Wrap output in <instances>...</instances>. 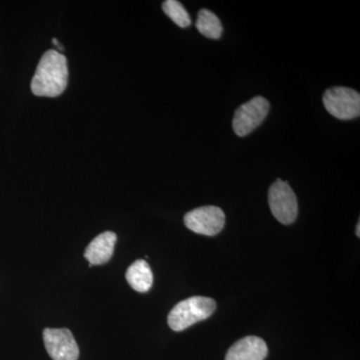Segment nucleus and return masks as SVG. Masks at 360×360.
Returning a JSON list of instances; mask_svg holds the SVG:
<instances>
[{
	"instance_id": "1",
	"label": "nucleus",
	"mask_w": 360,
	"mask_h": 360,
	"mask_svg": "<svg viewBox=\"0 0 360 360\" xmlns=\"http://www.w3.org/2000/svg\"><path fill=\"white\" fill-rule=\"evenodd\" d=\"M68 82V59L60 52L49 51L40 59L32 82L37 96L56 97L63 94Z\"/></svg>"
},
{
	"instance_id": "2",
	"label": "nucleus",
	"mask_w": 360,
	"mask_h": 360,
	"mask_svg": "<svg viewBox=\"0 0 360 360\" xmlns=\"http://www.w3.org/2000/svg\"><path fill=\"white\" fill-rule=\"evenodd\" d=\"M217 309L212 298L193 296L177 303L168 314V326L174 331H182L191 328L196 322L212 316Z\"/></svg>"
},
{
	"instance_id": "3",
	"label": "nucleus",
	"mask_w": 360,
	"mask_h": 360,
	"mask_svg": "<svg viewBox=\"0 0 360 360\" xmlns=\"http://www.w3.org/2000/svg\"><path fill=\"white\" fill-rule=\"evenodd\" d=\"M323 104L326 110L338 120H354L360 115V94L349 87L335 86L326 90Z\"/></svg>"
},
{
	"instance_id": "4",
	"label": "nucleus",
	"mask_w": 360,
	"mask_h": 360,
	"mask_svg": "<svg viewBox=\"0 0 360 360\" xmlns=\"http://www.w3.org/2000/svg\"><path fill=\"white\" fill-rule=\"evenodd\" d=\"M269 203L272 214L281 224L295 222L298 214V202L290 184L277 179L269 191Z\"/></svg>"
},
{
	"instance_id": "5",
	"label": "nucleus",
	"mask_w": 360,
	"mask_h": 360,
	"mask_svg": "<svg viewBox=\"0 0 360 360\" xmlns=\"http://www.w3.org/2000/svg\"><path fill=\"white\" fill-rule=\"evenodd\" d=\"M269 103L262 96H257L239 106L234 113L232 127L238 136H246L257 129L269 112Z\"/></svg>"
},
{
	"instance_id": "6",
	"label": "nucleus",
	"mask_w": 360,
	"mask_h": 360,
	"mask_svg": "<svg viewBox=\"0 0 360 360\" xmlns=\"http://www.w3.org/2000/svg\"><path fill=\"white\" fill-rule=\"evenodd\" d=\"M184 224L195 233L214 236L224 229L225 214L217 206H201L186 213Z\"/></svg>"
},
{
	"instance_id": "7",
	"label": "nucleus",
	"mask_w": 360,
	"mask_h": 360,
	"mask_svg": "<svg viewBox=\"0 0 360 360\" xmlns=\"http://www.w3.org/2000/svg\"><path fill=\"white\" fill-rule=\"evenodd\" d=\"M44 340L47 354L53 360H77L79 348L68 328H45Z\"/></svg>"
},
{
	"instance_id": "8",
	"label": "nucleus",
	"mask_w": 360,
	"mask_h": 360,
	"mask_svg": "<svg viewBox=\"0 0 360 360\" xmlns=\"http://www.w3.org/2000/svg\"><path fill=\"white\" fill-rule=\"evenodd\" d=\"M267 354L269 348L264 340L257 336H246L229 348L225 360H264Z\"/></svg>"
},
{
	"instance_id": "9",
	"label": "nucleus",
	"mask_w": 360,
	"mask_h": 360,
	"mask_svg": "<svg viewBox=\"0 0 360 360\" xmlns=\"http://www.w3.org/2000/svg\"><path fill=\"white\" fill-rule=\"evenodd\" d=\"M116 240H117V236L115 232H103L87 245L84 251V257L91 265L106 264L110 262L115 252Z\"/></svg>"
},
{
	"instance_id": "10",
	"label": "nucleus",
	"mask_w": 360,
	"mask_h": 360,
	"mask_svg": "<svg viewBox=\"0 0 360 360\" xmlns=\"http://www.w3.org/2000/svg\"><path fill=\"white\" fill-rule=\"evenodd\" d=\"M127 283L137 292L146 293L153 283V274L146 260L139 259L130 265L125 274Z\"/></svg>"
},
{
	"instance_id": "11",
	"label": "nucleus",
	"mask_w": 360,
	"mask_h": 360,
	"mask_svg": "<svg viewBox=\"0 0 360 360\" xmlns=\"http://www.w3.org/2000/svg\"><path fill=\"white\" fill-rule=\"evenodd\" d=\"M196 28L201 34L212 39H220L224 30L219 18L207 9H201L198 13Z\"/></svg>"
},
{
	"instance_id": "12",
	"label": "nucleus",
	"mask_w": 360,
	"mask_h": 360,
	"mask_svg": "<svg viewBox=\"0 0 360 360\" xmlns=\"http://www.w3.org/2000/svg\"><path fill=\"white\" fill-rule=\"evenodd\" d=\"M162 9L168 18L179 27L186 28L191 25V16L184 6L176 0H167L163 2Z\"/></svg>"
},
{
	"instance_id": "13",
	"label": "nucleus",
	"mask_w": 360,
	"mask_h": 360,
	"mask_svg": "<svg viewBox=\"0 0 360 360\" xmlns=\"http://www.w3.org/2000/svg\"><path fill=\"white\" fill-rule=\"evenodd\" d=\"M52 42H53L54 45H56V46L58 47L59 51H63V47L61 46L60 42H59L58 39H52Z\"/></svg>"
},
{
	"instance_id": "14",
	"label": "nucleus",
	"mask_w": 360,
	"mask_h": 360,
	"mask_svg": "<svg viewBox=\"0 0 360 360\" xmlns=\"http://www.w3.org/2000/svg\"><path fill=\"white\" fill-rule=\"evenodd\" d=\"M355 233H356V236H360V222L359 221V224H357L356 229H355Z\"/></svg>"
}]
</instances>
